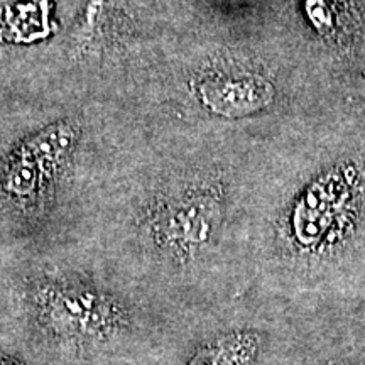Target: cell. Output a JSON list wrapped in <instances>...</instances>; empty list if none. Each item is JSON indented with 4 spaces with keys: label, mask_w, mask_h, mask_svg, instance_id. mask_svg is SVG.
<instances>
[{
    "label": "cell",
    "mask_w": 365,
    "mask_h": 365,
    "mask_svg": "<svg viewBox=\"0 0 365 365\" xmlns=\"http://www.w3.org/2000/svg\"><path fill=\"white\" fill-rule=\"evenodd\" d=\"M38 314L48 335L81 345L112 339L125 322L113 301L76 286H48L41 291Z\"/></svg>",
    "instance_id": "6da1fadb"
},
{
    "label": "cell",
    "mask_w": 365,
    "mask_h": 365,
    "mask_svg": "<svg viewBox=\"0 0 365 365\" xmlns=\"http://www.w3.org/2000/svg\"><path fill=\"white\" fill-rule=\"evenodd\" d=\"M261 350V335L249 330L223 333L193 355L188 365H254Z\"/></svg>",
    "instance_id": "7a4b0ae2"
},
{
    "label": "cell",
    "mask_w": 365,
    "mask_h": 365,
    "mask_svg": "<svg viewBox=\"0 0 365 365\" xmlns=\"http://www.w3.org/2000/svg\"><path fill=\"white\" fill-rule=\"evenodd\" d=\"M341 365H365V364H355V362H345V364H341Z\"/></svg>",
    "instance_id": "3957f363"
}]
</instances>
